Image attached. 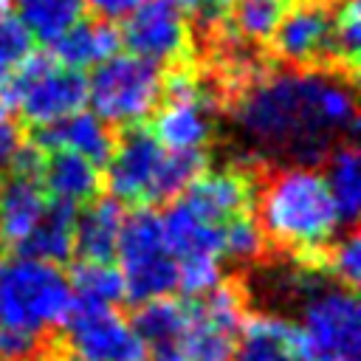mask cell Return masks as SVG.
I'll list each match as a JSON object with an SVG mask.
<instances>
[{
  "instance_id": "obj_1",
  "label": "cell",
  "mask_w": 361,
  "mask_h": 361,
  "mask_svg": "<svg viewBox=\"0 0 361 361\" xmlns=\"http://www.w3.org/2000/svg\"><path fill=\"white\" fill-rule=\"evenodd\" d=\"M231 118L254 152L316 164L355 127V93L344 76L276 71L243 85Z\"/></svg>"
},
{
  "instance_id": "obj_2",
  "label": "cell",
  "mask_w": 361,
  "mask_h": 361,
  "mask_svg": "<svg viewBox=\"0 0 361 361\" xmlns=\"http://www.w3.org/2000/svg\"><path fill=\"white\" fill-rule=\"evenodd\" d=\"M257 212L265 240L299 257L322 254L344 223L324 175L310 164H288L271 172L259 189Z\"/></svg>"
},
{
  "instance_id": "obj_3",
  "label": "cell",
  "mask_w": 361,
  "mask_h": 361,
  "mask_svg": "<svg viewBox=\"0 0 361 361\" xmlns=\"http://www.w3.org/2000/svg\"><path fill=\"white\" fill-rule=\"evenodd\" d=\"M203 169V155L166 149L152 133L133 130L107 155L110 197L130 206H152L178 197Z\"/></svg>"
},
{
  "instance_id": "obj_4",
  "label": "cell",
  "mask_w": 361,
  "mask_h": 361,
  "mask_svg": "<svg viewBox=\"0 0 361 361\" xmlns=\"http://www.w3.org/2000/svg\"><path fill=\"white\" fill-rule=\"evenodd\" d=\"M71 305V282L59 265L20 251L0 254V330L45 338L65 324Z\"/></svg>"
},
{
  "instance_id": "obj_5",
  "label": "cell",
  "mask_w": 361,
  "mask_h": 361,
  "mask_svg": "<svg viewBox=\"0 0 361 361\" xmlns=\"http://www.w3.org/2000/svg\"><path fill=\"white\" fill-rule=\"evenodd\" d=\"M296 338L305 361H358L361 307L353 288L338 282H307Z\"/></svg>"
},
{
  "instance_id": "obj_6",
  "label": "cell",
  "mask_w": 361,
  "mask_h": 361,
  "mask_svg": "<svg viewBox=\"0 0 361 361\" xmlns=\"http://www.w3.org/2000/svg\"><path fill=\"white\" fill-rule=\"evenodd\" d=\"M87 82L90 113L107 127H138L147 121L164 96L161 65L147 62L135 54H113L96 65Z\"/></svg>"
},
{
  "instance_id": "obj_7",
  "label": "cell",
  "mask_w": 361,
  "mask_h": 361,
  "mask_svg": "<svg viewBox=\"0 0 361 361\" xmlns=\"http://www.w3.org/2000/svg\"><path fill=\"white\" fill-rule=\"evenodd\" d=\"M118 276L124 296L135 305L169 296L178 290V265L166 245L161 214L141 209L124 217V228L116 245Z\"/></svg>"
},
{
  "instance_id": "obj_8",
  "label": "cell",
  "mask_w": 361,
  "mask_h": 361,
  "mask_svg": "<svg viewBox=\"0 0 361 361\" xmlns=\"http://www.w3.org/2000/svg\"><path fill=\"white\" fill-rule=\"evenodd\" d=\"M3 102H8L20 118L45 130L85 107L87 82L54 56H28L14 73Z\"/></svg>"
},
{
  "instance_id": "obj_9",
  "label": "cell",
  "mask_w": 361,
  "mask_h": 361,
  "mask_svg": "<svg viewBox=\"0 0 361 361\" xmlns=\"http://www.w3.org/2000/svg\"><path fill=\"white\" fill-rule=\"evenodd\" d=\"M152 135L172 152L203 155L217 127V107L206 85L192 73H175L155 107Z\"/></svg>"
},
{
  "instance_id": "obj_10",
  "label": "cell",
  "mask_w": 361,
  "mask_h": 361,
  "mask_svg": "<svg viewBox=\"0 0 361 361\" xmlns=\"http://www.w3.org/2000/svg\"><path fill=\"white\" fill-rule=\"evenodd\" d=\"M245 316L243 290L231 282H220L197 302H189V316L178 350L186 361H228Z\"/></svg>"
},
{
  "instance_id": "obj_11",
  "label": "cell",
  "mask_w": 361,
  "mask_h": 361,
  "mask_svg": "<svg viewBox=\"0 0 361 361\" xmlns=\"http://www.w3.org/2000/svg\"><path fill=\"white\" fill-rule=\"evenodd\" d=\"M68 347L82 361H144L147 347L133 322L107 305H71L65 319Z\"/></svg>"
},
{
  "instance_id": "obj_12",
  "label": "cell",
  "mask_w": 361,
  "mask_h": 361,
  "mask_svg": "<svg viewBox=\"0 0 361 361\" xmlns=\"http://www.w3.org/2000/svg\"><path fill=\"white\" fill-rule=\"evenodd\" d=\"M271 39L276 56L293 68L333 62V8L319 0H302L282 8Z\"/></svg>"
},
{
  "instance_id": "obj_13",
  "label": "cell",
  "mask_w": 361,
  "mask_h": 361,
  "mask_svg": "<svg viewBox=\"0 0 361 361\" xmlns=\"http://www.w3.org/2000/svg\"><path fill=\"white\" fill-rule=\"evenodd\" d=\"M130 48V54L164 65L175 62L189 48V25L186 17L175 8L172 0H147L141 8H135L121 28V37Z\"/></svg>"
},
{
  "instance_id": "obj_14",
  "label": "cell",
  "mask_w": 361,
  "mask_h": 361,
  "mask_svg": "<svg viewBox=\"0 0 361 361\" xmlns=\"http://www.w3.org/2000/svg\"><path fill=\"white\" fill-rule=\"evenodd\" d=\"M178 200L200 220L226 226L228 220L248 214L254 189H251V178L240 169H209V172L200 169L189 180V186L178 195Z\"/></svg>"
},
{
  "instance_id": "obj_15",
  "label": "cell",
  "mask_w": 361,
  "mask_h": 361,
  "mask_svg": "<svg viewBox=\"0 0 361 361\" xmlns=\"http://www.w3.org/2000/svg\"><path fill=\"white\" fill-rule=\"evenodd\" d=\"M51 197L45 195L34 169H17L0 180V245L23 251L34 228L48 212Z\"/></svg>"
},
{
  "instance_id": "obj_16",
  "label": "cell",
  "mask_w": 361,
  "mask_h": 361,
  "mask_svg": "<svg viewBox=\"0 0 361 361\" xmlns=\"http://www.w3.org/2000/svg\"><path fill=\"white\" fill-rule=\"evenodd\" d=\"M228 361H305L296 338V324L276 313L245 316Z\"/></svg>"
},
{
  "instance_id": "obj_17",
  "label": "cell",
  "mask_w": 361,
  "mask_h": 361,
  "mask_svg": "<svg viewBox=\"0 0 361 361\" xmlns=\"http://www.w3.org/2000/svg\"><path fill=\"white\" fill-rule=\"evenodd\" d=\"M39 144L48 152H71L90 164H102L113 152L116 141H113V130L96 113L79 110L56 121L54 127H45L39 135Z\"/></svg>"
},
{
  "instance_id": "obj_18",
  "label": "cell",
  "mask_w": 361,
  "mask_h": 361,
  "mask_svg": "<svg viewBox=\"0 0 361 361\" xmlns=\"http://www.w3.org/2000/svg\"><path fill=\"white\" fill-rule=\"evenodd\" d=\"M37 178L45 195L65 206L90 203L99 189V166L71 152H51L48 158H39Z\"/></svg>"
},
{
  "instance_id": "obj_19",
  "label": "cell",
  "mask_w": 361,
  "mask_h": 361,
  "mask_svg": "<svg viewBox=\"0 0 361 361\" xmlns=\"http://www.w3.org/2000/svg\"><path fill=\"white\" fill-rule=\"evenodd\" d=\"M124 228L121 203L113 197L93 200L76 214L73 223V251L90 262H110L116 257V245Z\"/></svg>"
},
{
  "instance_id": "obj_20",
  "label": "cell",
  "mask_w": 361,
  "mask_h": 361,
  "mask_svg": "<svg viewBox=\"0 0 361 361\" xmlns=\"http://www.w3.org/2000/svg\"><path fill=\"white\" fill-rule=\"evenodd\" d=\"M51 45L59 65L82 73L118 54V31L107 20H79Z\"/></svg>"
},
{
  "instance_id": "obj_21",
  "label": "cell",
  "mask_w": 361,
  "mask_h": 361,
  "mask_svg": "<svg viewBox=\"0 0 361 361\" xmlns=\"http://www.w3.org/2000/svg\"><path fill=\"white\" fill-rule=\"evenodd\" d=\"M186 316H189V305L161 296V299H149V302L138 305L133 327L147 350H152V353L178 350V341L186 327Z\"/></svg>"
},
{
  "instance_id": "obj_22",
  "label": "cell",
  "mask_w": 361,
  "mask_h": 361,
  "mask_svg": "<svg viewBox=\"0 0 361 361\" xmlns=\"http://www.w3.org/2000/svg\"><path fill=\"white\" fill-rule=\"evenodd\" d=\"M73 223H76V209L51 200L45 217L39 220V226L34 228V234L28 237L20 254H28L54 265L62 262L65 257L73 254Z\"/></svg>"
},
{
  "instance_id": "obj_23",
  "label": "cell",
  "mask_w": 361,
  "mask_h": 361,
  "mask_svg": "<svg viewBox=\"0 0 361 361\" xmlns=\"http://www.w3.org/2000/svg\"><path fill=\"white\" fill-rule=\"evenodd\" d=\"M324 183L338 206L341 220H355L361 209V161L353 144H338L327 152Z\"/></svg>"
},
{
  "instance_id": "obj_24",
  "label": "cell",
  "mask_w": 361,
  "mask_h": 361,
  "mask_svg": "<svg viewBox=\"0 0 361 361\" xmlns=\"http://www.w3.org/2000/svg\"><path fill=\"white\" fill-rule=\"evenodd\" d=\"M20 23L31 37L54 42L82 20V0H14Z\"/></svg>"
},
{
  "instance_id": "obj_25",
  "label": "cell",
  "mask_w": 361,
  "mask_h": 361,
  "mask_svg": "<svg viewBox=\"0 0 361 361\" xmlns=\"http://www.w3.org/2000/svg\"><path fill=\"white\" fill-rule=\"evenodd\" d=\"M68 282H71L73 302H79V305H107V307H116L124 299V285H121L118 268L113 262L82 259Z\"/></svg>"
},
{
  "instance_id": "obj_26",
  "label": "cell",
  "mask_w": 361,
  "mask_h": 361,
  "mask_svg": "<svg viewBox=\"0 0 361 361\" xmlns=\"http://www.w3.org/2000/svg\"><path fill=\"white\" fill-rule=\"evenodd\" d=\"M31 42L34 37L20 23V17L8 8H0V102L6 99L20 65L31 56Z\"/></svg>"
},
{
  "instance_id": "obj_27",
  "label": "cell",
  "mask_w": 361,
  "mask_h": 361,
  "mask_svg": "<svg viewBox=\"0 0 361 361\" xmlns=\"http://www.w3.org/2000/svg\"><path fill=\"white\" fill-rule=\"evenodd\" d=\"M279 17H282V0H237L234 34L243 42L271 39Z\"/></svg>"
},
{
  "instance_id": "obj_28",
  "label": "cell",
  "mask_w": 361,
  "mask_h": 361,
  "mask_svg": "<svg viewBox=\"0 0 361 361\" xmlns=\"http://www.w3.org/2000/svg\"><path fill=\"white\" fill-rule=\"evenodd\" d=\"M361 48V8L358 0H338L333 8V62L355 68Z\"/></svg>"
},
{
  "instance_id": "obj_29",
  "label": "cell",
  "mask_w": 361,
  "mask_h": 361,
  "mask_svg": "<svg viewBox=\"0 0 361 361\" xmlns=\"http://www.w3.org/2000/svg\"><path fill=\"white\" fill-rule=\"evenodd\" d=\"M265 234L251 214H240L223 226V259L251 262L262 254Z\"/></svg>"
},
{
  "instance_id": "obj_30",
  "label": "cell",
  "mask_w": 361,
  "mask_h": 361,
  "mask_svg": "<svg viewBox=\"0 0 361 361\" xmlns=\"http://www.w3.org/2000/svg\"><path fill=\"white\" fill-rule=\"evenodd\" d=\"M324 251H327L324 265H327L330 276L338 285L353 288L358 282V276H361V245H358V237L355 234L336 237Z\"/></svg>"
},
{
  "instance_id": "obj_31",
  "label": "cell",
  "mask_w": 361,
  "mask_h": 361,
  "mask_svg": "<svg viewBox=\"0 0 361 361\" xmlns=\"http://www.w3.org/2000/svg\"><path fill=\"white\" fill-rule=\"evenodd\" d=\"M42 341L45 338L37 336L0 330V361H34L42 353Z\"/></svg>"
},
{
  "instance_id": "obj_32",
  "label": "cell",
  "mask_w": 361,
  "mask_h": 361,
  "mask_svg": "<svg viewBox=\"0 0 361 361\" xmlns=\"http://www.w3.org/2000/svg\"><path fill=\"white\" fill-rule=\"evenodd\" d=\"M23 149H25V144H23V133H20V127H17L11 118L0 116V180L6 178L8 169L17 166Z\"/></svg>"
},
{
  "instance_id": "obj_33",
  "label": "cell",
  "mask_w": 361,
  "mask_h": 361,
  "mask_svg": "<svg viewBox=\"0 0 361 361\" xmlns=\"http://www.w3.org/2000/svg\"><path fill=\"white\" fill-rule=\"evenodd\" d=\"M183 17H195L200 25H214L223 20L226 0H172Z\"/></svg>"
},
{
  "instance_id": "obj_34",
  "label": "cell",
  "mask_w": 361,
  "mask_h": 361,
  "mask_svg": "<svg viewBox=\"0 0 361 361\" xmlns=\"http://www.w3.org/2000/svg\"><path fill=\"white\" fill-rule=\"evenodd\" d=\"M85 8H90L99 20H127L135 8H141L147 0H82Z\"/></svg>"
},
{
  "instance_id": "obj_35",
  "label": "cell",
  "mask_w": 361,
  "mask_h": 361,
  "mask_svg": "<svg viewBox=\"0 0 361 361\" xmlns=\"http://www.w3.org/2000/svg\"><path fill=\"white\" fill-rule=\"evenodd\" d=\"M71 361H82V358H71Z\"/></svg>"
}]
</instances>
